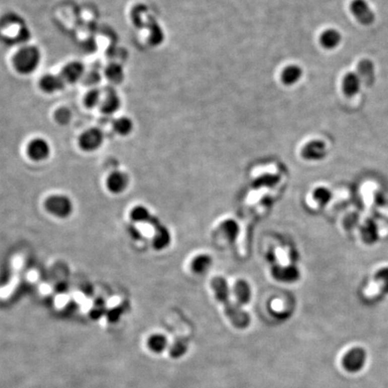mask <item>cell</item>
I'll return each instance as SVG.
<instances>
[{
	"label": "cell",
	"mask_w": 388,
	"mask_h": 388,
	"mask_svg": "<svg viewBox=\"0 0 388 388\" xmlns=\"http://www.w3.org/2000/svg\"><path fill=\"white\" fill-rule=\"evenodd\" d=\"M366 352L361 348L352 349L343 358L344 368L349 372H358L363 368L366 362Z\"/></svg>",
	"instance_id": "8992f818"
},
{
	"label": "cell",
	"mask_w": 388,
	"mask_h": 388,
	"mask_svg": "<svg viewBox=\"0 0 388 388\" xmlns=\"http://www.w3.org/2000/svg\"><path fill=\"white\" fill-rule=\"evenodd\" d=\"M71 118H72L71 112L67 108H60L55 112V120L58 123L61 125L70 123Z\"/></svg>",
	"instance_id": "f1b7e54d"
},
{
	"label": "cell",
	"mask_w": 388,
	"mask_h": 388,
	"mask_svg": "<svg viewBox=\"0 0 388 388\" xmlns=\"http://www.w3.org/2000/svg\"><path fill=\"white\" fill-rule=\"evenodd\" d=\"M272 273L277 281L287 283L295 282L299 278V271L294 265H289L285 267H281V265H274Z\"/></svg>",
	"instance_id": "30bf717a"
},
{
	"label": "cell",
	"mask_w": 388,
	"mask_h": 388,
	"mask_svg": "<svg viewBox=\"0 0 388 388\" xmlns=\"http://www.w3.org/2000/svg\"><path fill=\"white\" fill-rule=\"evenodd\" d=\"M84 73L85 68L82 63L79 61L70 62L63 68L61 77L65 82L76 83L82 78Z\"/></svg>",
	"instance_id": "7c38bea8"
},
{
	"label": "cell",
	"mask_w": 388,
	"mask_h": 388,
	"mask_svg": "<svg viewBox=\"0 0 388 388\" xmlns=\"http://www.w3.org/2000/svg\"><path fill=\"white\" fill-rule=\"evenodd\" d=\"M211 286L216 299L223 305L225 314L232 325L239 329L246 328L250 325L251 318L241 308V306L232 300L231 290L227 280L223 277H215L211 281Z\"/></svg>",
	"instance_id": "6da1fadb"
},
{
	"label": "cell",
	"mask_w": 388,
	"mask_h": 388,
	"mask_svg": "<svg viewBox=\"0 0 388 388\" xmlns=\"http://www.w3.org/2000/svg\"><path fill=\"white\" fill-rule=\"evenodd\" d=\"M358 76L365 86H371L375 81V66L369 59H362L357 67Z\"/></svg>",
	"instance_id": "4fadbf2b"
},
{
	"label": "cell",
	"mask_w": 388,
	"mask_h": 388,
	"mask_svg": "<svg viewBox=\"0 0 388 388\" xmlns=\"http://www.w3.org/2000/svg\"><path fill=\"white\" fill-rule=\"evenodd\" d=\"M342 41V34L337 30L328 29L325 31L320 36V43L327 50H333Z\"/></svg>",
	"instance_id": "d6986e66"
},
{
	"label": "cell",
	"mask_w": 388,
	"mask_h": 388,
	"mask_svg": "<svg viewBox=\"0 0 388 388\" xmlns=\"http://www.w3.org/2000/svg\"><path fill=\"white\" fill-rule=\"evenodd\" d=\"M148 344L151 351L156 353H161L167 349L168 341L165 335L156 334L149 337Z\"/></svg>",
	"instance_id": "603a6c76"
},
{
	"label": "cell",
	"mask_w": 388,
	"mask_h": 388,
	"mask_svg": "<svg viewBox=\"0 0 388 388\" xmlns=\"http://www.w3.org/2000/svg\"><path fill=\"white\" fill-rule=\"evenodd\" d=\"M128 183V176L122 172L116 171L110 174L106 180L108 190L112 193H120L127 188Z\"/></svg>",
	"instance_id": "8fae6325"
},
{
	"label": "cell",
	"mask_w": 388,
	"mask_h": 388,
	"mask_svg": "<svg viewBox=\"0 0 388 388\" xmlns=\"http://www.w3.org/2000/svg\"><path fill=\"white\" fill-rule=\"evenodd\" d=\"M64 86H65V81L62 79L61 76L58 77L55 75H45L44 77L41 78L40 81V87L41 90L49 94H52L55 92L61 90Z\"/></svg>",
	"instance_id": "5bb4252c"
},
{
	"label": "cell",
	"mask_w": 388,
	"mask_h": 388,
	"mask_svg": "<svg viewBox=\"0 0 388 388\" xmlns=\"http://www.w3.org/2000/svg\"><path fill=\"white\" fill-rule=\"evenodd\" d=\"M350 9L361 25H370L375 22V14L365 0H352Z\"/></svg>",
	"instance_id": "277c9868"
},
{
	"label": "cell",
	"mask_w": 388,
	"mask_h": 388,
	"mask_svg": "<svg viewBox=\"0 0 388 388\" xmlns=\"http://www.w3.org/2000/svg\"><path fill=\"white\" fill-rule=\"evenodd\" d=\"M327 154V146L321 141H311L302 149L301 156L309 161H319L324 159Z\"/></svg>",
	"instance_id": "ba28073f"
},
{
	"label": "cell",
	"mask_w": 388,
	"mask_h": 388,
	"mask_svg": "<svg viewBox=\"0 0 388 388\" xmlns=\"http://www.w3.org/2000/svg\"><path fill=\"white\" fill-rule=\"evenodd\" d=\"M101 103V93L97 89H92L85 96V104L87 108L92 109Z\"/></svg>",
	"instance_id": "4316f807"
},
{
	"label": "cell",
	"mask_w": 388,
	"mask_h": 388,
	"mask_svg": "<svg viewBox=\"0 0 388 388\" xmlns=\"http://www.w3.org/2000/svg\"><path fill=\"white\" fill-rule=\"evenodd\" d=\"M50 154V145L44 139H34L27 146V155L33 161L45 160Z\"/></svg>",
	"instance_id": "52a82bcc"
},
{
	"label": "cell",
	"mask_w": 388,
	"mask_h": 388,
	"mask_svg": "<svg viewBox=\"0 0 388 388\" xmlns=\"http://www.w3.org/2000/svg\"><path fill=\"white\" fill-rule=\"evenodd\" d=\"M232 293L235 297V302L241 306L247 305L252 298L251 286L245 280H238L235 281Z\"/></svg>",
	"instance_id": "9c48e42d"
},
{
	"label": "cell",
	"mask_w": 388,
	"mask_h": 388,
	"mask_svg": "<svg viewBox=\"0 0 388 388\" xmlns=\"http://www.w3.org/2000/svg\"><path fill=\"white\" fill-rule=\"evenodd\" d=\"M219 228H220V231L223 233L225 238L229 243H234L239 234V225L234 219H225L220 224Z\"/></svg>",
	"instance_id": "ffe728a7"
},
{
	"label": "cell",
	"mask_w": 388,
	"mask_h": 388,
	"mask_svg": "<svg viewBox=\"0 0 388 388\" xmlns=\"http://www.w3.org/2000/svg\"><path fill=\"white\" fill-rule=\"evenodd\" d=\"M103 134L96 128H89L82 133L79 138L80 148L87 152H92L99 149L103 144Z\"/></svg>",
	"instance_id": "5b68a950"
},
{
	"label": "cell",
	"mask_w": 388,
	"mask_h": 388,
	"mask_svg": "<svg viewBox=\"0 0 388 388\" xmlns=\"http://www.w3.org/2000/svg\"><path fill=\"white\" fill-rule=\"evenodd\" d=\"M360 84H361V80L359 79L358 74L353 72H349L343 77V93L349 97L354 96L360 90Z\"/></svg>",
	"instance_id": "9a60e30c"
},
{
	"label": "cell",
	"mask_w": 388,
	"mask_h": 388,
	"mask_svg": "<svg viewBox=\"0 0 388 388\" xmlns=\"http://www.w3.org/2000/svg\"><path fill=\"white\" fill-rule=\"evenodd\" d=\"M41 52L34 46H25L15 54L13 58L14 67L20 74L33 73L41 62Z\"/></svg>",
	"instance_id": "7a4b0ae2"
},
{
	"label": "cell",
	"mask_w": 388,
	"mask_h": 388,
	"mask_svg": "<svg viewBox=\"0 0 388 388\" xmlns=\"http://www.w3.org/2000/svg\"><path fill=\"white\" fill-rule=\"evenodd\" d=\"M303 70L297 65L286 67L281 73V81L288 87L296 85L301 80Z\"/></svg>",
	"instance_id": "2e32d148"
},
{
	"label": "cell",
	"mask_w": 388,
	"mask_h": 388,
	"mask_svg": "<svg viewBox=\"0 0 388 388\" xmlns=\"http://www.w3.org/2000/svg\"><path fill=\"white\" fill-rule=\"evenodd\" d=\"M130 216H131V219L137 223H144V222L149 223V221L153 218V216L149 212L148 208L142 205L134 207L131 211Z\"/></svg>",
	"instance_id": "cb8c5ba5"
},
{
	"label": "cell",
	"mask_w": 388,
	"mask_h": 388,
	"mask_svg": "<svg viewBox=\"0 0 388 388\" xmlns=\"http://www.w3.org/2000/svg\"><path fill=\"white\" fill-rule=\"evenodd\" d=\"M188 343L183 339H178L170 346L169 353L171 357L174 359L182 358L188 351Z\"/></svg>",
	"instance_id": "484cf974"
},
{
	"label": "cell",
	"mask_w": 388,
	"mask_h": 388,
	"mask_svg": "<svg viewBox=\"0 0 388 388\" xmlns=\"http://www.w3.org/2000/svg\"><path fill=\"white\" fill-rule=\"evenodd\" d=\"M171 243V234L167 227L160 225L159 227L155 228V235H154L153 246L156 250L161 251L166 247H168Z\"/></svg>",
	"instance_id": "e0dca14e"
},
{
	"label": "cell",
	"mask_w": 388,
	"mask_h": 388,
	"mask_svg": "<svg viewBox=\"0 0 388 388\" xmlns=\"http://www.w3.org/2000/svg\"><path fill=\"white\" fill-rule=\"evenodd\" d=\"M313 197L318 203L325 205L329 202V200L331 199L330 191L327 188L319 187V188L314 189Z\"/></svg>",
	"instance_id": "83f0119b"
},
{
	"label": "cell",
	"mask_w": 388,
	"mask_h": 388,
	"mask_svg": "<svg viewBox=\"0 0 388 388\" xmlns=\"http://www.w3.org/2000/svg\"><path fill=\"white\" fill-rule=\"evenodd\" d=\"M150 38H151L150 41L153 44H159V42H161L162 40H163V33H162L161 28L156 23H153L151 25Z\"/></svg>",
	"instance_id": "f546056e"
},
{
	"label": "cell",
	"mask_w": 388,
	"mask_h": 388,
	"mask_svg": "<svg viewBox=\"0 0 388 388\" xmlns=\"http://www.w3.org/2000/svg\"><path fill=\"white\" fill-rule=\"evenodd\" d=\"M120 99L118 95L112 92L108 93L105 98L101 103V111L105 114H112L114 112H118L120 107Z\"/></svg>",
	"instance_id": "44dd1931"
},
{
	"label": "cell",
	"mask_w": 388,
	"mask_h": 388,
	"mask_svg": "<svg viewBox=\"0 0 388 388\" xmlns=\"http://www.w3.org/2000/svg\"><path fill=\"white\" fill-rule=\"evenodd\" d=\"M105 76L113 84H120L124 79L123 68L117 63H112L105 69Z\"/></svg>",
	"instance_id": "7402d4cb"
},
{
	"label": "cell",
	"mask_w": 388,
	"mask_h": 388,
	"mask_svg": "<svg viewBox=\"0 0 388 388\" xmlns=\"http://www.w3.org/2000/svg\"><path fill=\"white\" fill-rule=\"evenodd\" d=\"M45 209L50 214L59 219L68 218L73 211V203L66 195L55 194L45 201Z\"/></svg>",
	"instance_id": "3957f363"
},
{
	"label": "cell",
	"mask_w": 388,
	"mask_h": 388,
	"mask_svg": "<svg viewBox=\"0 0 388 388\" xmlns=\"http://www.w3.org/2000/svg\"><path fill=\"white\" fill-rule=\"evenodd\" d=\"M212 265V257L207 253H201L195 256L191 263L190 268L191 271L196 274H204L206 273Z\"/></svg>",
	"instance_id": "ac0fdd59"
},
{
	"label": "cell",
	"mask_w": 388,
	"mask_h": 388,
	"mask_svg": "<svg viewBox=\"0 0 388 388\" xmlns=\"http://www.w3.org/2000/svg\"><path fill=\"white\" fill-rule=\"evenodd\" d=\"M113 128L121 136H127L133 133V122L128 117H120L113 122Z\"/></svg>",
	"instance_id": "d4e9b609"
}]
</instances>
